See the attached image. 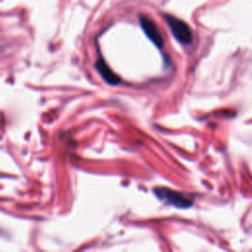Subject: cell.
<instances>
[{
    "instance_id": "obj_1",
    "label": "cell",
    "mask_w": 252,
    "mask_h": 252,
    "mask_svg": "<svg viewBox=\"0 0 252 252\" xmlns=\"http://www.w3.org/2000/svg\"><path fill=\"white\" fill-rule=\"evenodd\" d=\"M154 193L158 199L176 208L186 209L191 207L193 204V199H191L189 196L184 195L183 193L171 190L169 188H164V187L155 188Z\"/></svg>"
},
{
    "instance_id": "obj_2",
    "label": "cell",
    "mask_w": 252,
    "mask_h": 252,
    "mask_svg": "<svg viewBox=\"0 0 252 252\" xmlns=\"http://www.w3.org/2000/svg\"><path fill=\"white\" fill-rule=\"evenodd\" d=\"M165 21L169 27L171 33L180 43L189 44L192 42L193 33L191 32V29L185 22L170 15L165 16Z\"/></svg>"
},
{
    "instance_id": "obj_3",
    "label": "cell",
    "mask_w": 252,
    "mask_h": 252,
    "mask_svg": "<svg viewBox=\"0 0 252 252\" xmlns=\"http://www.w3.org/2000/svg\"><path fill=\"white\" fill-rule=\"evenodd\" d=\"M139 22L140 26L145 32V34L148 36V38L158 47V48H162L163 47V38L162 35L156 25V23L150 19L149 17L145 15H140L139 17Z\"/></svg>"
},
{
    "instance_id": "obj_4",
    "label": "cell",
    "mask_w": 252,
    "mask_h": 252,
    "mask_svg": "<svg viewBox=\"0 0 252 252\" xmlns=\"http://www.w3.org/2000/svg\"><path fill=\"white\" fill-rule=\"evenodd\" d=\"M94 67L97 71V73L100 75V77L108 84L111 86H116L118 84H120L121 79L120 77L114 73L111 68L108 66V64L103 60V58H98L95 63H94Z\"/></svg>"
}]
</instances>
